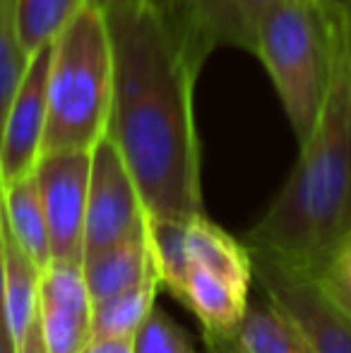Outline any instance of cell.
I'll use <instances>...</instances> for the list:
<instances>
[{
	"instance_id": "obj_22",
	"label": "cell",
	"mask_w": 351,
	"mask_h": 353,
	"mask_svg": "<svg viewBox=\"0 0 351 353\" xmlns=\"http://www.w3.org/2000/svg\"><path fill=\"white\" fill-rule=\"evenodd\" d=\"M0 330L5 327V212H3V183H0Z\"/></svg>"
},
{
	"instance_id": "obj_14",
	"label": "cell",
	"mask_w": 351,
	"mask_h": 353,
	"mask_svg": "<svg viewBox=\"0 0 351 353\" xmlns=\"http://www.w3.org/2000/svg\"><path fill=\"white\" fill-rule=\"evenodd\" d=\"M241 353H318L308 336L274 303L250 301L243 322L231 336Z\"/></svg>"
},
{
	"instance_id": "obj_1",
	"label": "cell",
	"mask_w": 351,
	"mask_h": 353,
	"mask_svg": "<svg viewBox=\"0 0 351 353\" xmlns=\"http://www.w3.org/2000/svg\"><path fill=\"white\" fill-rule=\"evenodd\" d=\"M113 43L108 137L135 181L150 221L202 210L195 79L212 41L188 0H137L106 10Z\"/></svg>"
},
{
	"instance_id": "obj_13",
	"label": "cell",
	"mask_w": 351,
	"mask_h": 353,
	"mask_svg": "<svg viewBox=\"0 0 351 353\" xmlns=\"http://www.w3.org/2000/svg\"><path fill=\"white\" fill-rule=\"evenodd\" d=\"M3 212L14 243L39 270H46L53 262V252L37 173L3 185Z\"/></svg>"
},
{
	"instance_id": "obj_26",
	"label": "cell",
	"mask_w": 351,
	"mask_h": 353,
	"mask_svg": "<svg viewBox=\"0 0 351 353\" xmlns=\"http://www.w3.org/2000/svg\"><path fill=\"white\" fill-rule=\"evenodd\" d=\"M0 353H14L12 344H10V336L5 330H0Z\"/></svg>"
},
{
	"instance_id": "obj_23",
	"label": "cell",
	"mask_w": 351,
	"mask_h": 353,
	"mask_svg": "<svg viewBox=\"0 0 351 353\" xmlns=\"http://www.w3.org/2000/svg\"><path fill=\"white\" fill-rule=\"evenodd\" d=\"M205 339V351L207 353H241L236 349L231 336H214V334H202Z\"/></svg>"
},
{
	"instance_id": "obj_4",
	"label": "cell",
	"mask_w": 351,
	"mask_h": 353,
	"mask_svg": "<svg viewBox=\"0 0 351 353\" xmlns=\"http://www.w3.org/2000/svg\"><path fill=\"white\" fill-rule=\"evenodd\" d=\"M351 17L323 0H281L260 17L253 53L270 74L296 140L305 142L320 118Z\"/></svg>"
},
{
	"instance_id": "obj_5",
	"label": "cell",
	"mask_w": 351,
	"mask_h": 353,
	"mask_svg": "<svg viewBox=\"0 0 351 353\" xmlns=\"http://www.w3.org/2000/svg\"><path fill=\"white\" fill-rule=\"evenodd\" d=\"M113 108V43L106 12L85 5L53 39L46 77L41 157L92 152L108 135Z\"/></svg>"
},
{
	"instance_id": "obj_2",
	"label": "cell",
	"mask_w": 351,
	"mask_h": 353,
	"mask_svg": "<svg viewBox=\"0 0 351 353\" xmlns=\"http://www.w3.org/2000/svg\"><path fill=\"white\" fill-rule=\"evenodd\" d=\"M294 171L245 245L294 270L318 274L351 236V27L332 87Z\"/></svg>"
},
{
	"instance_id": "obj_15",
	"label": "cell",
	"mask_w": 351,
	"mask_h": 353,
	"mask_svg": "<svg viewBox=\"0 0 351 353\" xmlns=\"http://www.w3.org/2000/svg\"><path fill=\"white\" fill-rule=\"evenodd\" d=\"M212 46H239L253 53L260 17L281 0H188Z\"/></svg>"
},
{
	"instance_id": "obj_16",
	"label": "cell",
	"mask_w": 351,
	"mask_h": 353,
	"mask_svg": "<svg viewBox=\"0 0 351 353\" xmlns=\"http://www.w3.org/2000/svg\"><path fill=\"white\" fill-rule=\"evenodd\" d=\"M161 279L157 272L121 293L94 303V336H135L154 310Z\"/></svg>"
},
{
	"instance_id": "obj_3",
	"label": "cell",
	"mask_w": 351,
	"mask_h": 353,
	"mask_svg": "<svg viewBox=\"0 0 351 353\" xmlns=\"http://www.w3.org/2000/svg\"><path fill=\"white\" fill-rule=\"evenodd\" d=\"M147 236L161 286L195 315L202 334L234 336L255 281L250 248L205 214L150 221Z\"/></svg>"
},
{
	"instance_id": "obj_20",
	"label": "cell",
	"mask_w": 351,
	"mask_h": 353,
	"mask_svg": "<svg viewBox=\"0 0 351 353\" xmlns=\"http://www.w3.org/2000/svg\"><path fill=\"white\" fill-rule=\"evenodd\" d=\"M330 301L351 317V236L342 243L337 252L323 265L318 274H313Z\"/></svg>"
},
{
	"instance_id": "obj_21",
	"label": "cell",
	"mask_w": 351,
	"mask_h": 353,
	"mask_svg": "<svg viewBox=\"0 0 351 353\" xmlns=\"http://www.w3.org/2000/svg\"><path fill=\"white\" fill-rule=\"evenodd\" d=\"M80 353H135V336H92Z\"/></svg>"
},
{
	"instance_id": "obj_6",
	"label": "cell",
	"mask_w": 351,
	"mask_h": 353,
	"mask_svg": "<svg viewBox=\"0 0 351 353\" xmlns=\"http://www.w3.org/2000/svg\"><path fill=\"white\" fill-rule=\"evenodd\" d=\"M253 252L255 283L270 303L301 327L318 353H351V317L344 315L313 274L265 252Z\"/></svg>"
},
{
	"instance_id": "obj_17",
	"label": "cell",
	"mask_w": 351,
	"mask_h": 353,
	"mask_svg": "<svg viewBox=\"0 0 351 353\" xmlns=\"http://www.w3.org/2000/svg\"><path fill=\"white\" fill-rule=\"evenodd\" d=\"M85 5L87 0H14L17 32L24 48L37 53L39 48L51 46Z\"/></svg>"
},
{
	"instance_id": "obj_8",
	"label": "cell",
	"mask_w": 351,
	"mask_h": 353,
	"mask_svg": "<svg viewBox=\"0 0 351 353\" xmlns=\"http://www.w3.org/2000/svg\"><path fill=\"white\" fill-rule=\"evenodd\" d=\"M92 152L46 154L37 163V181L46 212L51 252L58 262L85 260V221Z\"/></svg>"
},
{
	"instance_id": "obj_11",
	"label": "cell",
	"mask_w": 351,
	"mask_h": 353,
	"mask_svg": "<svg viewBox=\"0 0 351 353\" xmlns=\"http://www.w3.org/2000/svg\"><path fill=\"white\" fill-rule=\"evenodd\" d=\"M41 270L5 226V327L14 353H48L41 320Z\"/></svg>"
},
{
	"instance_id": "obj_12",
	"label": "cell",
	"mask_w": 351,
	"mask_h": 353,
	"mask_svg": "<svg viewBox=\"0 0 351 353\" xmlns=\"http://www.w3.org/2000/svg\"><path fill=\"white\" fill-rule=\"evenodd\" d=\"M82 272H85L94 303L140 283L145 276L157 272L147 231L123 238L92 255H85Z\"/></svg>"
},
{
	"instance_id": "obj_24",
	"label": "cell",
	"mask_w": 351,
	"mask_h": 353,
	"mask_svg": "<svg viewBox=\"0 0 351 353\" xmlns=\"http://www.w3.org/2000/svg\"><path fill=\"white\" fill-rule=\"evenodd\" d=\"M323 3L328 5V8H332L334 12L351 17V0H323Z\"/></svg>"
},
{
	"instance_id": "obj_19",
	"label": "cell",
	"mask_w": 351,
	"mask_h": 353,
	"mask_svg": "<svg viewBox=\"0 0 351 353\" xmlns=\"http://www.w3.org/2000/svg\"><path fill=\"white\" fill-rule=\"evenodd\" d=\"M135 353H195L188 334L164 310L154 307L135 334Z\"/></svg>"
},
{
	"instance_id": "obj_10",
	"label": "cell",
	"mask_w": 351,
	"mask_h": 353,
	"mask_svg": "<svg viewBox=\"0 0 351 353\" xmlns=\"http://www.w3.org/2000/svg\"><path fill=\"white\" fill-rule=\"evenodd\" d=\"M41 320L48 353H80L94 336V298L82 265L53 260L41 270Z\"/></svg>"
},
{
	"instance_id": "obj_18",
	"label": "cell",
	"mask_w": 351,
	"mask_h": 353,
	"mask_svg": "<svg viewBox=\"0 0 351 353\" xmlns=\"http://www.w3.org/2000/svg\"><path fill=\"white\" fill-rule=\"evenodd\" d=\"M32 53L24 48L17 32L14 0H0V137L8 111L24 82Z\"/></svg>"
},
{
	"instance_id": "obj_9",
	"label": "cell",
	"mask_w": 351,
	"mask_h": 353,
	"mask_svg": "<svg viewBox=\"0 0 351 353\" xmlns=\"http://www.w3.org/2000/svg\"><path fill=\"white\" fill-rule=\"evenodd\" d=\"M51 46L32 53L24 82L8 111L0 137V183L19 181L37 171L46 135V77Z\"/></svg>"
},
{
	"instance_id": "obj_7",
	"label": "cell",
	"mask_w": 351,
	"mask_h": 353,
	"mask_svg": "<svg viewBox=\"0 0 351 353\" xmlns=\"http://www.w3.org/2000/svg\"><path fill=\"white\" fill-rule=\"evenodd\" d=\"M150 226L145 202L111 137L92 149V171L87 192L85 255L113 243L145 233Z\"/></svg>"
},
{
	"instance_id": "obj_25",
	"label": "cell",
	"mask_w": 351,
	"mask_h": 353,
	"mask_svg": "<svg viewBox=\"0 0 351 353\" xmlns=\"http://www.w3.org/2000/svg\"><path fill=\"white\" fill-rule=\"evenodd\" d=\"M89 5H97V8H101L103 12L111 8H116V5H126V3H137V0H87Z\"/></svg>"
}]
</instances>
